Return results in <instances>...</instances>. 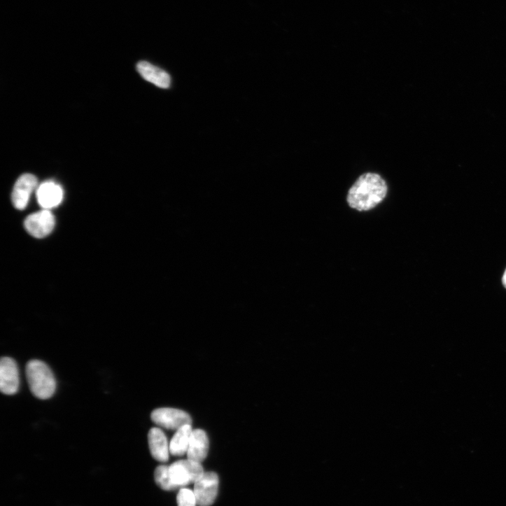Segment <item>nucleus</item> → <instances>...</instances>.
I'll use <instances>...</instances> for the list:
<instances>
[{
	"mask_svg": "<svg viewBox=\"0 0 506 506\" xmlns=\"http://www.w3.org/2000/svg\"><path fill=\"white\" fill-rule=\"evenodd\" d=\"M503 284L504 287L506 288V269L505 271V273L503 276Z\"/></svg>",
	"mask_w": 506,
	"mask_h": 506,
	"instance_id": "nucleus-16",
	"label": "nucleus"
},
{
	"mask_svg": "<svg viewBox=\"0 0 506 506\" xmlns=\"http://www.w3.org/2000/svg\"><path fill=\"white\" fill-rule=\"evenodd\" d=\"M136 69L141 76L146 80L162 89L170 87L171 78L164 71L147 62H139Z\"/></svg>",
	"mask_w": 506,
	"mask_h": 506,
	"instance_id": "nucleus-11",
	"label": "nucleus"
},
{
	"mask_svg": "<svg viewBox=\"0 0 506 506\" xmlns=\"http://www.w3.org/2000/svg\"><path fill=\"white\" fill-rule=\"evenodd\" d=\"M27 381L33 395L41 400L52 398L56 391L55 376L48 366L40 360H31L26 368Z\"/></svg>",
	"mask_w": 506,
	"mask_h": 506,
	"instance_id": "nucleus-2",
	"label": "nucleus"
},
{
	"mask_svg": "<svg viewBox=\"0 0 506 506\" xmlns=\"http://www.w3.org/2000/svg\"><path fill=\"white\" fill-rule=\"evenodd\" d=\"M209 440L206 432L201 429L194 430L188 451V458L202 463L207 457Z\"/></svg>",
	"mask_w": 506,
	"mask_h": 506,
	"instance_id": "nucleus-12",
	"label": "nucleus"
},
{
	"mask_svg": "<svg viewBox=\"0 0 506 506\" xmlns=\"http://www.w3.org/2000/svg\"><path fill=\"white\" fill-rule=\"evenodd\" d=\"M64 191L60 185L52 181H48L37 190V199L39 205L45 210H50L61 204Z\"/></svg>",
	"mask_w": 506,
	"mask_h": 506,
	"instance_id": "nucleus-9",
	"label": "nucleus"
},
{
	"mask_svg": "<svg viewBox=\"0 0 506 506\" xmlns=\"http://www.w3.org/2000/svg\"><path fill=\"white\" fill-rule=\"evenodd\" d=\"M219 477L213 472H205L195 483V490L197 505L211 506L216 500L218 493Z\"/></svg>",
	"mask_w": 506,
	"mask_h": 506,
	"instance_id": "nucleus-5",
	"label": "nucleus"
},
{
	"mask_svg": "<svg viewBox=\"0 0 506 506\" xmlns=\"http://www.w3.org/2000/svg\"><path fill=\"white\" fill-rule=\"evenodd\" d=\"M192 432L191 425L185 426L177 430L170 443L172 455L181 456L188 454Z\"/></svg>",
	"mask_w": 506,
	"mask_h": 506,
	"instance_id": "nucleus-13",
	"label": "nucleus"
},
{
	"mask_svg": "<svg viewBox=\"0 0 506 506\" xmlns=\"http://www.w3.org/2000/svg\"><path fill=\"white\" fill-rule=\"evenodd\" d=\"M38 185V180L31 174L22 175L16 182L12 195L14 206L24 210L29 202L31 194Z\"/></svg>",
	"mask_w": 506,
	"mask_h": 506,
	"instance_id": "nucleus-8",
	"label": "nucleus"
},
{
	"mask_svg": "<svg viewBox=\"0 0 506 506\" xmlns=\"http://www.w3.org/2000/svg\"><path fill=\"white\" fill-rule=\"evenodd\" d=\"M169 472L178 488L195 483L205 473L202 463L188 458L169 466Z\"/></svg>",
	"mask_w": 506,
	"mask_h": 506,
	"instance_id": "nucleus-3",
	"label": "nucleus"
},
{
	"mask_svg": "<svg viewBox=\"0 0 506 506\" xmlns=\"http://www.w3.org/2000/svg\"><path fill=\"white\" fill-rule=\"evenodd\" d=\"M151 420L158 426L178 430L187 425H192V419L185 412L173 408H160L151 414Z\"/></svg>",
	"mask_w": 506,
	"mask_h": 506,
	"instance_id": "nucleus-4",
	"label": "nucleus"
},
{
	"mask_svg": "<svg viewBox=\"0 0 506 506\" xmlns=\"http://www.w3.org/2000/svg\"><path fill=\"white\" fill-rule=\"evenodd\" d=\"M20 376L15 361L10 358H3L0 362V390L7 395L18 392Z\"/></svg>",
	"mask_w": 506,
	"mask_h": 506,
	"instance_id": "nucleus-7",
	"label": "nucleus"
},
{
	"mask_svg": "<svg viewBox=\"0 0 506 506\" xmlns=\"http://www.w3.org/2000/svg\"><path fill=\"white\" fill-rule=\"evenodd\" d=\"M154 477L156 484L163 490L174 491L178 489L171 479L169 466H158L155 470Z\"/></svg>",
	"mask_w": 506,
	"mask_h": 506,
	"instance_id": "nucleus-14",
	"label": "nucleus"
},
{
	"mask_svg": "<svg viewBox=\"0 0 506 506\" xmlns=\"http://www.w3.org/2000/svg\"><path fill=\"white\" fill-rule=\"evenodd\" d=\"M178 506H197V501L194 491L181 489L177 496Z\"/></svg>",
	"mask_w": 506,
	"mask_h": 506,
	"instance_id": "nucleus-15",
	"label": "nucleus"
},
{
	"mask_svg": "<svg viewBox=\"0 0 506 506\" xmlns=\"http://www.w3.org/2000/svg\"><path fill=\"white\" fill-rule=\"evenodd\" d=\"M387 193L388 186L380 176L367 174L362 176L350 190L348 202L353 209L367 211L383 202Z\"/></svg>",
	"mask_w": 506,
	"mask_h": 506,
	"instance_id": "nucleus-1",
	"label": "nucleus"
},
{
	"mask_svg": "<svg viewBox=\"0 0 506 506\" xmlns=\"http://www.w3.org/2000/svg\"><path fill=\"white\" fill-rule=\"evenodd\" d=\"M148 446L152 456L157 461L167 462L170 454V444L159 428H152L148 435Z\"/></svg>",
	"mask_w": 506,
	"mask_h": 506,
	"instance_id": "nucleus-10",
	"label": "nucleus"
},
{
	"mask_svg": "<svg viewBox=\"0 0 506 506\" xmlns=\"http://www.w3.org/2000/svg\"><path fill=\"white\" fill-rule=\"evenodd\" d=\"M55 218L50 210H43L28 216L24 221L27 231L32 237L42 239L50 235L55 227Z\"/></svg>",
	"mask_w": 506,
	"mask_h": 506,
	"instance_id": "nucleus-6",
	"label": "nucleus"
}]
</instances>
